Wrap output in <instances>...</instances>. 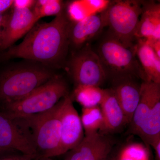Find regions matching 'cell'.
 Here are the masks:
<instances>
[{
    "mask_svg": "<svg viewBox=\"0 0 160 160\" xmlns=\"http://www.w3.org/2000/svg\"><path fill=\"white\" fill-rule=\"evenodd\" d=\"M70 24L65 9L49 22L36 23L22 42L0 52V62L19 58L53 69L62 68L70 46Z\"/></svg>",
    "mask_w": 160,
    "mask_h": 160,
    "instance_id": "cell-1",
    "label": "cell"
},
{
    "mask_svg": "<svg viewBox=\"0 0 160 160\" xmlns=\"http://www.w3.org/2000/svg\"><path fill=\"white\" fill-rule=\"evenodd\" d=\"M56 74L54 69L29 60L2 70L0 72L2 106L26 97Z\"/></svg>",
    "mask_w": 160,
    "mask_h": 160,
    "instance_id": "cell-2",
    "label": "cell"
},
{
    "mask_svg": "<svg viewBox=\"0 0 160 160\" xmlns=\"http://www.w3.org/2000/svg\"><path fill=\"white\" fill-rule=\"evenodd\" d=\"M62 102V99L48 111L16 118L31 139L36 150V158H51L60 155Z\"/></svg>",
    "mask_w": 160,
    "mask_h": 160,
    "instance_id": "cell-3",
    "label": "cell"
},
{
    "mask_svg": "<svg viewBox=\"0 0 160 160\" xmlns=\"http://www.w3.org/2000/svg\"><path fill=\"white\" fill-rule=\"evenodd\" d=\"M97 53L107 77L112 82L124 78L146 81V75L136 54L135 46L127 47L108 33L100 43Z\"/></svg>",
    "mask_w": 160,
    "mask_h": 160,
    "instance_id": "cell-4",
    "label": "cell"
},
{
    "mask_svg": "<svg viewBox=\"0 0 160 160\" xmlns=\"http://www.w3.org/2000/svg\"><path fill=\"white\" fill-rule=\"evenodd\" d=\"M69 94V86L66 80L56 74L26 97L2 106V112L12 118L27 117L51 109Z\"/></svg>",
    "mask_w": 160,
    "mask_h": 160,
    "instance_id": "cell-5",
    "label": "cell"
},
{
    "mask_svg": "<svg viewBox=\"0 0 160 160\" xmlns=\"http://www.w3.org/2000/svg\"><path fill=\"white\" fill-rule=\"evenodd\" d=\"M142 12V1H111L103 12L109 33L127 47L133 48L136 32Z\"/></svg>",
    "mask_w": 160,
    "mask_h": 160,
    "instance_id": "cell-6",
    "label": "cell"
},
{
    "mask_svg": "<svg viewBox=\"0 0 160 160\" xmlns=\"http://www.w3.org/2000/svg\"><path fill=\"white\" fill-rule=\"evenodd\" d=\"M67 69L76 86L100 87L108 78L99 57L88 43L72 55Z\"/></svg>",
    "mask_w": 160,
    "mask_h": 160,
    "instance_id": "cell-7",
    "label": "cell"
},
{
    "mask_svg": "<svg viewBox=\"0 0 160 160\" xmlns=\"http://www.w3.org/2000/svg\"><path fill=\"white\" fill-rule=\"evenodd\" d=\"M16 151L37 157L36 150L31 139L17 119L0 111V153Z\"/></svg>",
    "mask_w": 160,
    "mask_h": 160,
    "instance_id": "cell-8",
    "label": "cell"
},
{
    "mask_svg": "<svg viewBox=\"0 0 160 160\" xmlns=\"http://www.w3.org/2000/svg\"><path fill=\"white\" fill-rule=\"evenodd\" d=\"M60 116L61 155L77 146L82 142L85 134L81 118L69 94L62 98Z\"/></svg>",
    "mask_w": 160,
    "mask_h": 160,
    "instance_id": "cell-9",
    "label": "cell"
},
{
    "mask_svg": "<svg viewBox=\"0 0 160 160\" xmlns=\"http://www.w3.org/2000/svg\"><path fill=\"white\" fill-rule=\"evenodd\" d=\"M39 20L32 9L12 8L2 30L0 52L5 51L26 35Z\"/></svg>",
    "mask_w": 160,
    "mask_h": 160,
    "instance_id": "cell-10",
    "label": "cell"
},
{
    "mask_svg": "<svg viewBox=\"0 0 160 160\" xmlns=\"http://www.w3.org/2000/svg\"><path fill=\"white\" fill-rule=\"evenodd\" d=\"M115 144L109 135H85L77 146L66 152L64 160H108Z\"/></svg>",
    "mask_w": 160,
    "mask_h": 160,
    "instance_id": "cell-11",
    "label": "cell"
},
{
    "mask_svg": "<svg viewBox=\"0 0 160 160\" xmlns=\"http://www.w3.org/2000/svg\"><path fill=\"white\" fill-rule=\"evenodd\" d=\"M160 99V83L144 81L141 83L139 102L129 124L128 133L138 135L155 102Z\"/></svg>",
    "mask_w": 160,
    "mask_h": 160,
    "instance_id": "cell-12",
    "label": "cell"
},
{
    "mask_svg": "<svg viewBox=\"0 0 160 160\" xmlns=\"http://www.w3.org/2000/svg\"><path fill=\"white\" fill-rule=\"evenodd\" d=\"M100 107L103 117V125L99 132L101 134L109 135L119 132L128 121L113 90L105 89V94Z\"/></svg>",
    "mask_w": 160,
    "mask_h": 160,
    "instance_id": "cell-13",
    "label": "cell"
},
{
    "mask_svg": "<svg viewBox=\"0 0 160 160\" xmlns=\"http://www.w3.org/2000/svg\"><path fill=\"white\" fill-rule=\"evenodd\" d=\"M106 26L102 12L79 22H70L69 31V46L78 49H81L87 44L88 41L100 33Z\"/></svg>",
    "mask_w": 160,
    "mask_h": 160,
    "instance_id": "cell-14",
    "label": "cell"
},
{
    "mask_svg": "<svg viewBox=\"0 0 160 160\" xmlns=\"http://www.w3.org/2000/svg\"><path fill=\"white\" fill-rule=\"evenodd\" d=\"M111 88L124 111L129 124L139 102L141 84L133 78H124L112 82Z\"/></svg>",
    "mask_w": 160,
    "mask_h": 160,
    "instance_id": "cell-15",
    "label": "cell"
},
{
    "mask_svg": "<svg viewBox=\"0 0 160 160\" xmlns=\"http://www.w3.org/2000/svg\"><path fill=\"white\" fill-rule=\"evenodd\" d=\"M135 37L136 40H160V3L142 1V12Z\"/></svg>",
    "mask_w": 160,
    "mask_h": 160,
    "instance_id": "cell-16",
    "label": "cell"
},
{
    "mask_svg": "<svg viewBox=\"0 0 160 160\" xmlns=\"http://www.w3.org/2000/svg\"><path fill=\"white\" fill-rule=\"evenodd\" d=\"M135 49L137 57L146 75V81L160 83V58L144 39L138 40Z\"/></svg>",
    "mask_w": 160,
    "mask_h": 160,
    "instance_id": "cell-17",
    "label": "cell"
},
{
    "mask_svg": "<svg viewBox=\"0 0 160 160\" xmlns=\"http://www.w3.org/2000/svg\"><path fill=\"white\" fill-rule=\"evenodd\" d=\"M108 0H76L66 5V12L71 22H79L86 18L102 13L107 8Z\"/></svg>",
    "mask_w": 160,
    "mask_h": 160,
    "instance_id": "cell-18",
    "label": "cell"
},
{
    "mask_svg": "<svg viewBox=\"0 0 160 160\" xmlns=\"http://www.w3.org/2000/svg\"><path fill=\"white\" fill-rule=\"evenodd\" d=\"M105 94V89L92 86H77L72 95L74 100L83 108H89L101 105Z\"/></svg>",
    "mask_w": 160,
    "mask_h": 160,
    "instance_id": "cell-19",
    "label": "cell"
},
{
    "mask_svg": "<svg viewBox=\"0 0 160 160\" xmlns=\"http://www.w3.org/2000/svg\"><path fill=\"white\" fill-rule=\"evenodd\" d=\"M80 118L85 135L97 133L102 127L103 115L100 106L83 108Z\"/></svg>",
    "mask_w": 160,
    "mask_h": 160,
    "instance_id": "cell-20",
    "label": "cell"
},
{
    "mask_svg": "<svg viewBox=\"0 0 160 160\" xmlns=\"http://www.w3.org/2000/svg\"><path fill=\"white\" fill-rule=\"evenodd\" d=\"M149 146L144 143L130 142L126 143L114 158L108 160H150Z\"/></svg>",
    "mask_w": 160,
    "mask_h": 160,
    "instance_id": "cell-21",
    "label": "cell"
},
{
    "mask_svg": "<svg viewBox=\"0 0 160 160\" xmlns=\"http://www.w3.org/2000/svg\"><path fill=\"white\" fill-rule=\"evenodd\" d=\"M66 6L60 0H39L36 1L32 10L39 20L45 17L56 16L65 9Z\"/></svg>",
    "mask_w": 160,
    "mask_h": 160,
    "instance_id": "cell-22",
    "label": "cell"
},
{
    "mask_svg": "<svg viewBox=\"0 0 160 160\" xmlns=\"http://www.w3.org/2000/svg\"><path fill=\"white\" fill-rule=\"evenodd\" d=\"M4 153L6 154L0 157V160H34L31 157L19 152L12 151Z\"/></svg>",
    "mask_w": 160,
    "mask_h": 160,
    "instance_id": "cell-23",
    "label": "cell"
},
{
    "mask_svg": "<svg viewBox=\"0 0 160 160\" xmlns=\"http://www.w3.org/2000/svg\"><path fill=\"white\" fill-rule=\"evenodd\" d=\"M36 1L32 0H13L12 8L18 9H32Z\"/></svg>",
    "mask_w": 160,
    "mask_h": 160,
    "instance_id": "cell-24",
    "label": "cell"
},
{
    "mask_svg": "<svg viewBox=\"0 0 160 160\" xmlns=\"http://www.w3.org/2000/svg\"><path fill=\"white\" fill-rule=\"evenodd\" d=\"M150 146H151L154 149L156 160H160V135L154 139L150 144Z\"/></svg>",
    "mask_w": 160,
    "mask_h": 160,
    "instance_id": "cell-25",
    "label": "cell"
},
{
    "mask_svg": "<svg viewBox=\"0 0 160 160\" xmlns=\"http://www.w3.org/2000/svg\"><path fill=\"white\" fill-rule=\"evenodd\" d=\"M13 0H0V13L6 12L12 6Z\"/></svg>",
    "mask_w": 160,
    "mask_h": 160,
    "instance_id": "cell-26",
    "label": "cell"
},
{
    "mask_svg": "<svg viewBox=\"0 0 160 160\" xmlns=\"http://www.w3.org/2000/svg\"><path fill=\"white\" fill-rule=\"evenodd\" d=\"M8 14V13L6 12L0 13V40H1V35H2V30L3 26L5 25Z\"/></svg>",
    "mask_w": 160,
    "mask_h": 160,
    "instance_id": "cell-27",
    "label": "cell"
},
{
    "mask_svg": "<svg viewBox=\"0 0 160 160\" xmlns=\"http://www.w3.org/2000/svg\"><path fill=\"white\" fill-rule=\"evenodd\" d=\"M34 160H53L51 158H44V157H41V158H37L34 159Z\"/></svg>",
    "mask_w": 160,
    "mask_h": 160,
    "instance_id": "cell-28",
    "label": "cell"
}]
</instances>
